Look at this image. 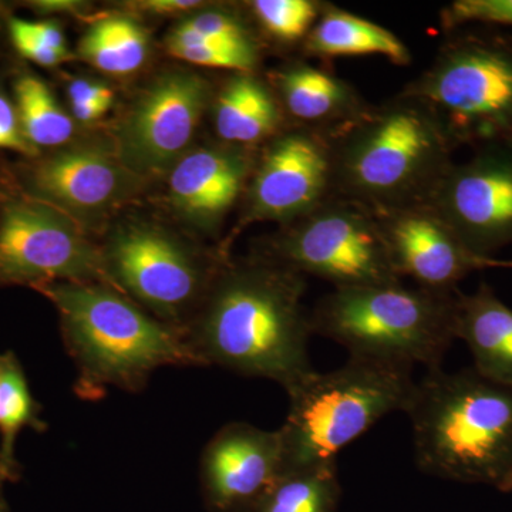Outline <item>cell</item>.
I'll use <instances>...</instances> for the list:
<instances>
[{
    "instance_id": "obj_1",
    "label": "cell",
    "mask_w": 512,
    "mask_h": 512,
    "mask_svg": "<svg viewBox=\"0 0 512 512\" xmlns=\"http://www.w3.org/2000/svg\"><path fill=\"white\" fill-rule=\"evenodd\" d=\"M305 276L254 255L225 259L184 339L200 366L264 377L286 393L316 372L309 359Z\"/></svg>"
},
{
    "instance_id": "obj_2",
    "label": "cell",
    "mask_w": 512,
    "mask_h": 512,
    "mask_svg": "<svg viewBox=\"0 0 512 512\" xmlns=\"http://www.w3.org/2000/svg\"><path fill=\"white\" fill-rule=\"evenodd\" d=\"M332 151V197L382 212L424 204L453 167L454 146L429 109L399 96L366 103L326 131Z\"/></svg>"
},
{
    "instance_id": "obj_3",
    "label": "cell",
    "mask_w": 512,
    "mask_h": 512,
    "mask_svg": "<svg viewBox=\"0 0 512 512\" xmlns=\"http://www.w3.org/2000/svg\"><path fill=\"white\" fill-rule=\"evenodd\" d=\"M33 289L59 312L80 399H101L109 387L140 393L160 367L200 366L180 330L154 318L114 286L50 282Z\"/></svg>"
},
{
    "instance_id": "obj_4",
    "label": "cell",
    "mask_w": 512,
    "mask_h": 512,
    "mask_svg": "<svg viewBox=\"0 0 512 512\" xmlns=\"http://www.w3.org/2000/svg\"><path fill=\"white\" fill-rule=\"evenodd\" d=\"M417 467L429 476L512 490V387L474 367L427 370L407 406Z\"/></svg>"
},
{
    "instance_id": "obj_5",
    "label": "cell",
    "mask_w": 512,
    "mask_h": 512,
    "mask_svg": "<svg viewBox=\"0 0 512 512\" xmlns=\"http://www.w3.org/2000/svg\"><path fill=\"white\" fill-rule=\"evenodd\" d=\"M460 293L403 282L333 289L311 311L312 333L350 356L439 369L456 340Z\"/></svg>"
},
{
    "instance_id": "obj_6",
    "label": "cell",
    "mask_w": 512,
    "mask_h": 512,
    "mask_svg": "<svg viewBox=\"0 0 512 512\" xmlns=\"http://www.w3.org/2000/svg\"><path fill=\"white\" fill-rule=\"evenodd\" d=\"M416 380L413 367L350 356L339 369L315 372L288 393L289 413L279 429L284 474L336 461L387 414L406 412Z\"/></svg>"
},
{
    "instance_id": "obj_7",
    "label": "cell",
    "mask_w": 512,
    "mask_h": 512,
    "mask_svg": "<svg viewBox=\"0 0 512 512\" xmlns=\"http://www.w3.org/2000/svg\"><path fill=\"white\" fill-rule=\"evenodd\" d=\"M458 144L512 133V46L464 36L441 47L433 63L404 87Z\"/></svg>"
},
{
    "instance_id": "obj_8",
    "label": "cell",
    "mask_w": 512,
    "mask_h": 512,
    "mask_svg": "<svg viewBox=\"0 0 512 512\" xmlns=\"http://www.w3.org/2000/svg\"><path fill=\"white\" fill-rule=\"evenodd\" d=\"M256 255L335 289L402 282L375 212L342 198L286 222Z\"/></svg>"
},
{
    "instance_id": "obj_9",
    "label": "cell",
    "mask_w": 512,
    "mask_h": 512,
    "mask_svg": "<svg viewBox=\"0 0 512 512\" xmlns=\"http://www.w3.org/2000/svg\"><path fill=\"white\" fill-rule=\"evenodd\" d=\"M111 284L184 333L224 259H212L154 225L124 224L101 248Z\"/></svg>"
},
{
    "instance_id": "obj_10",
    "label": "cell",
    "mask_w": 512,
    "mask_h": 512,
    "mask_svg": "<svg viewBox=\"0 0 512 512\" xmlns=\"http://www.w3.org/2000/svg\"><path fill=\"white\" fill-rule=\"evenodd\" d=\"M50 282L114 286L101 248L72 217L43 202L9 205L0 220V286Z\"/></svg>"
},
{
    "instance_id": "obj_11",
    "label": "cell",
    "mask_w": 512,
    "mask_h": 512,
    "mask_svg": "<svg viewBox=\"0 0 512 512\" xmlns=\"http://www.w3.org/2000/svg\"><path fill=\"white\" fill-rule=\"evenodd\" d=\"M207 80L174 70L138 96L117 131V154L130 173L157 174L183 157L210 104Z\"/></svg>"
},
{
    "instance_id": "obj_12",
    "label": "cell",
    "mask_w": 512,
    "mask_h": 512,
    "mask_svg": "<svg viewBox=\"0 0 512 512\" xmlns=\"http://www.w3.org/2000/svg\"><path fill=\"white\" fill-rule=\"evenodd\" d=\"M244 224L282 225L315 210L332 197V151L323 131L293 127L269 140L252 168Z\"/></svg>"
},
{
    "instance_id": "obj_13",
    "label": "cell",
    "mask_w": 512,
    "mask_h": 512,
    "mask_svg": "<svg viewBox=\"0 0 512 512\" xmlns=\"http://www.w3.org/2000/svg\"><path fill=\"white\" fill-rule=\"evenodd\" d=\"M477 254L512 244V156L484 151L447 171L424 202Z\"/></svg>"
},
{
    "instance_id": "obj_14",
    "label": "cell",
    "mask_w": 512,
    "mask_h": 512,
    "mask_svg": "<svg viewBox=\"0 0 512 512\" xmlns=\"http://www.w3.org/2000/svg\"><path fill=\"white\" fill-rule=\"evenodd\" d=\"M282 476L279 430L234 421L221 427L202 451V498L211 512L254 511Z\"/></svg>"
},
{
    "instance_id": "obj_15",
    "label": "cell",
    "mask_w": 512,
    "mask_h": 512,
    "mask_svg": "<svg viewBox=\"0 0 512 512\" xmlns=\"http://www.w3.org/2000/svg\"><path fill=\"white\" fill-rule=\"evenodd\" d=\"M394 268L421 288L456 291L458 282L476 271L512 268L511 261L477 254L427 204L376 214Z\"/></svg>"
},
{
    "instance_id": "obj_16",
    "label": "cell",
    "mask_w": 512,
    "mask_h": 512,
    "mask_svg": "<svg viewBox=\"0 0 512 512\" xmlns=\"http://www.w3.org/2000/svg\"><path fill=\"white\" fill-rule=\"evenodd\" d=\"M136 177L97 148L77 147L47 158L33 173L36 191L76 220L100 217L130 197Z\"/></svg>"
},
{
    "instance_id": "obj_17",
    "label": "cell",
    "mask_w": 512,
    "mask_h": 512,
    "mask_svg": "<svg viewBox=\"0 0 512 512\" xmlns=\"http://www.w3.org/2000/svg\"><path fill=\"white\" fill-rule=\"evenodd\" d=\"M254 163L244 147H205L191 151L171 170L170 202L198 228L215 229L247 188Z\"/></svg>"
},
{
    "instance_id": "obj_18",
    "label": "cell",
    "mask_w": 512,
    "mask_h": 512,
    "mask_svg": "<svg viewBox=\"0 0 512 512\" xmlns=\"http://www.w3.org/2000/svg\"><path fill=\"white\" fill-rule=\"evenodd\" d=\"M278 103L298 127L332 130L366 106L352 84L330 72L296 62L274 74Z\"/></svg>"
},
{
    "instance_id": "obj_19",
    "label": "cell",
    "mask_w": 512,
    "mask_h": 512,
    "mask_svg": "<svg viewBox=\"0 0 512 512\" xmlns=\"http://www.w3.org/2000/svg\"><path fill=\"white\" fill-rule=\"evenodd\" d=\"M456 339L466 342L481 376L512 387V311L490 286L460 293Z\"/></svg>"
},
{
    "instance_id": "obj_20",
    "label": "cell",
    "mask_w": 512,
    "mask_h": 512,
    "mask_svg": "<svg viewBox=\"0 0 512 512\" xmlns=\"http://www.w3.org/2000/svg\"><path fill=\"white\" fill-rule=\"evenodd\" d=\"M214 109L215 130L228 146H256L282 131L281 106L254 73H237L229 79Z\"/></svg>"
},
{
    "instance_id": "obj_21",
    "label": "cell",
    "mask_w": 512,
    "mask_h": 512,
    "mask_svg": "<svg viewBox=\"0 0 512 512\" xmlns=\"http://www.w3.org/2000/svg\"><path fill=\"white\" fill-rule=\"evenodd\" d=\"M303 50L322 59L373 55L397 66L412 63V53L390 30L328 3L303 42Z\"/></svg>"
},
{
    "instance_id": "obj_22",
    "label": "cell",
    "mask_w": 512,
    "mask_h": 512,
    "mask_svg": "<svg viewBox=\"0 0 512 512\" xmlns=\"http://www.w3.org/2000/svg\"><path fill=\"white\" fill-rule=\"evenodd\" d=\"M40 412L42 406L30 392L18 357L13 352L3 353L0 363V478L6 483H15L22 474L15 456L20 431L25 427L37 433L47 430Z\"/></svg>"
},
{
    "instance_id": "obj_23",
    "label": "cell",
    "mask_w": 512,
    "mask_h": 512,
    "mask_svg": "<svg viewBox=\"0 0 512 512\" xmlns=\"http://www.w3.org/2000/svg\"><path fill=\"white\" fill-rule=\"evenodd\" d=\"M80 56L101 72L127 76L137 72L150 55V39L136 20L106 16L94 22L83 36Z\"/></svg>"
},
{
    "instance_id": "obj_24",
    "label": "cell",
    "mask_w": 512,
    "mask_h": 512,
    "mask_svg": "<svg viewBox=\"0 0 512 512\" xmlns=\"http://www.w3.org/2000/svg\"><path fill=\"white\" fill-rule=\"evenodd\" d=\"M342 485L336 461L285 473L252 512H336Z\"/></svg>"
},
{
    "instance_id": "obj_25",
    "label": "cell",
    "mask_w": 512,
    "mask_h": 512,
    "mask_svg": "<svg viewBox=\"0 0 512 512\" xmlns=\"http://www.w3.org/2000/svg\"><path fill=\"white\" fill-rule=\"evenodd\" d=\"M15 92L20 127L33 147L62 146L72 138V117L57 104L45 82L23 76L16 83Z\"/></svg>"
},
{
    "instance_id": "obj_26",
    "label": "cell",
    "mask_w": 512,
    "mask_h": 512,
    "mask_svg": "<svg viewBox=\"0 0 512 512\" xmlns=\"http://www.w3.org/2000/svg\"><path fill=\"white\" fill-rule=\"evenodd\" d=\"M165 45L171 56L195 66L254 73L258 64V47L217 42L180 25L170 33Z\"/></svg>"
},
{
    "instance_id": "obj_27",
    "label": "cell",
    "mask_w": 512,
    "mask_h": 512,
    "mask_svg": "<svg viewBox=\"0 0 512 512\" xmlns=\"http://www.w3.org/2000/svg\"><path fill=\"white\" fill-rule=\"evenodd\" d=\"M325 3L312 0H255L252 12L272 39L292 45L305 42Z\"/></svg>"
},
{
    "instance_id": "obj_28",
    "label": "cell",
    "mask_w": 512,
    "mask_h": 512,
    "mask_svg": "<svg viewBox=\"0 0 512 512\" xmlns=\"http://www.w3.org/2000/svg\"><path fill=\"white\" fill-rule=\"evenodd\" d=\"M183 28L191 30L207 39L238 46H256L254 37L241 19L224 10H205L194 13L180 23Z\"/></svg>"
},
{
    "instance_id": "obj_29",
    "label": "cell",
    "mask_w": 512,
    "mask_h": 512,
    "mask_svg": "<svg viewBox=\"0 0 512 512\" xmlns=\"http://www.w3.org/2000/svg\"><path fill=\"white\" fill-rule=\"evenodd\" d=\"M470 22L512 25V0H456L441 13L446 29Z\"/></svg>"
},
{
    "instance_id": "obj_30",
    "label": "cell",
    "mask_w": 512,
    "mask_h": 512,
    "mask_svg": "<svg viewBox=\"0 0 512 512\" xmlns=\"http://www.w3.org/2000/svg\"><path fill=\"white\" fill-rule=\"evenodd\" d=\"M10 36H12L13 45L18 52L26 59L32 60L40 66L52 67L69 60L70 52L63 53L50 49L28 28V22L22 19H12L9 23Z\"/></svg>"
},
{
    "instance_id": "obj_31",
    "label": "cell",
    "mask_w": 512,
    "mask_h": 512,
    "mask_svg": "<svg viewBox=\"0 0 512 512\" xmlns=\"http://www.w3.org/2000/svg\"><path fill=\"white\" fill-rule=\"evenodd\" d=\"M0 148L20 151L28 156L36 153V147H33L23 134L15 107L2 94H0Z\"/></svg>"
},
{
    "instance_id": "obj_32",
    "label": "cell",
    "mask_w": 512,
    "mask_h": 512,
    "mask_svg": "<svg viewBox=\"0 0 512 512\" xmlns=\"http://www.w3.org/2000/svg\"><path fill=\"white\" fill-rule=\"evenodd\" d=\"M69 97L72 104H103L110 107L114 101V93L110 87L84 79L70 83Z\"/></svg>"
},
{
    "instance_id": "obj_33",
    "label": "cell",
    "mask_w": 512,
    "mask_h": 512,
    "mask_svg": "<svg viewBox=\"0 0 512 512\" xmlns=\"http://www.w3.org/2000/svg\"><path fill=\"white\" fill-rule=\"evenodd\" d=\"M198 0H144L134 3L133 8L154 16L183 15L191 10L202 8Z\"/></svg>"
},
{
    "instance_id": "obj_34",
    "label": "cell",
    "mask_w": 512,
    "mask_h": 512,
    "mask_svg": "<svg viewBox=\"0 0 512 512\" xmlns=\"http://www.w3.org/2000/svg\"><path fill=\"white\" fill-rule=\"evenodd\" d=\"M28 28L50 49L57 52L69 53L66 46V37H64L62 29L55 22H28Z\"/></svg>"
},
{
    "instance_id": "obj_35",
    "label": "cell",
    "mask_w": 512,
    "mask_h": 512,
    "mask_svg": "<svg viewBox=\"0 0 512 512\" xmlns=\"http://www.w3.org/2000/svg\"><path fill=\"white\" fill-rule=\"evenodd\" d=\"M103 104H72L73 117L82 123H92L109 111Z\"/></svg>"
},
{
    "instance_id": "obj_36",
    "label": "cell",
    "mask_w": 512,
    "mask_h": 512,
    "mask_svg": "<svg viewBox=\"0 0 512 512\" xmlns=\"http://www.w3.org/2000/svg\"><path fill=\"white\" fill-rule=\"evenodd\" d=\"M37 8L49 10V12H74L83 8L82 3L72 2V0H56V2L36 3Z\"/></svg>"
},
{
    "instance_id": "obj_37",
    "label": "cell",
    "mask_w": 512,
    "mask_h": 512,
    "mask_svg": "<svg viewBox=\"0 0 512 512\" xmlns=\"http://www.w3.org/2000/svg\"><path fill=\"white\" fill-rule=\"evenodd\" d=\"M5 483L6 481L0 478V512H9V504L6 501L5 493H3V484Z\"/></svg>"
},
{
    "instance_id": "obj_38",
    "label": "cell",
    "mask_w": 512,
    "mask_h": 512,
    "mask_svg": "<svg viewBox=\"0 0 512 512\" xmlns=\"http://www.w3.org/2000/svg\"><path fill=\"white\" fill-rule=\"evenodd\" d=\"M0 363H2V355H0Z\"/></svg>"
}]
</instances>
